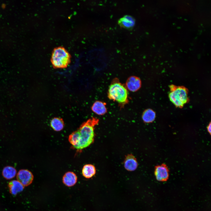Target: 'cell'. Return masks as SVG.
I'll return each mask as SVG.
<instances>
[{
  "label": "cell",
  "instance_id": "8fae6325",
  "mask_svg": "<svg viewBox=\"0 0 211 211\" xmlns=\"http://www.w3.org/2000/svg\"><path fill=\"white\" fill-rule=\"evenodd\" d=\"M76 174L72 171H68L64 175L62 178L63 183L68 187H71L76 184L77 181Z\"/></svg>",
  "mask_w": 211,
  "mask_h": 211
},
{
  "label": "cell",
  "instance_id": "7a4b0ae2",
  "mask_svg": "<svg viewBox=\"0 0 211 211\" xmlns=\"http://www.w3.org/2000/svg\"><path fill=\"white\" fill-rule=\"evenodd\" d=\"M108 97L110 100L117 102L121 107L129 102L127 88L117 78L113 80L109 87Z\"/></svg>",
  "mask_w": 211,
  "mask_h": 211
},
{
  "label": "cell",
  "instance_id": "9a60e30c",
  "mask_svg": "<svg viewBox=\"0 0 211 211\" xmlns=\"http://www.w3.org/2000/svg\"><path fill=\"white\" fill-rule=\"evenodd\" d=\"M156 113L152 110L147 109L143 113L142 118L143 122L146 123L152 122L156 118Z\"/></svg>",
  "mask_w": 211,
  "mask_h": 211
},
{
  "label": "cell",
  "instance_id": "ba28073f",
  "mask_svg": "<svg viewBox=\"0 0 211 211\" xmlns=\"http://www.w3.org/2000/svg\"><path fill=\"white\" fill-rule=\"evenodd\" d=\"M118 24L121 28L131 29L134 26L135 23V19L132 16L126 15L120 18L118 22Z\"/></svg>",
  "mask_w": 211,
  "mask_h": 211
},
{
  "label": "cell",
  "instance_id": "9c48e42d",
  "mask_svg": "<svg viewBox=\"0 0 211 211\" xmlns=\"http://www.w3.org/2000/svg\"><path fill=\"white\" fill-rule=\"evenodd\" d=\"M125 169L128 171H133L135 170L138 166L136 159L132 154L127 155L124 161Z\"/></svg>",
  "mask_w": 211,
  "mask_h": 211
},
{
  "label": "cell",
  "instance_id": "2e32d148",
  "mask_svg": "<svg viewBox=\"0 0 211 211\" xmlns=\"http://www.w3.org/2000/svg\"><path fill=\"white\" fill-rule=\"evenodd\" d=\"M16 170L13 167L7 166L4 167L2 171V175L4 177L8 180L13 178L16 174Z\"/></svg>",
  "mask_w": 211,
  "mask_h": 211
},
{
  "label": "cell",
  "instance_id": "30bf717a",
  "mask_svg": "<svg viewBox=\"0 0 211 211\" xmlns=\"http://www.w3.org/2000/svg\"><path fill=\"white\" fill-rule=\"evenodd\" d=\"M106 103L104 102L96 101L93 104L91 109L94 113L98 115H103L107 113Z\"/></svg>",
  "mask_w": 211,
  "mask_h": 211
},
{
  "label": "cell",
  "instance_id": "52a82bcc",
  "mask_svg": "<svg viewBox=\"0 0 211 211\" xmlns=\"http://www.w3.org/2000/svg\"><path fill=\"white\" fill-rule=\"evenodd\" d=\"M141 84V81L139 78L135 76H131L127 79L125 86L127 89L135 92L140 89Z\"/></svg>",
  "mask_w": 211,
  "mask_h": 211
},
{
  "label": "cell",
  "instance_id": "8992f818",
  "mask_svg": "<svg viewBox=\"0 0 211 211\" xmlns=\"http://www.w3.org/2000/svg\"><path fill=\"white\" fill-rule=\"evenodd\" d=\"M154 175L157 181L161 182L166 181L169 176V170L166 165L162 164L156 166Z\"/></svg>",
  "mask_w": 211,
  "mask_h": 211
},
{
  "label": "cell",
  "instance_id": "7c38bea8",
  "mask_svg": "<svg viewBox=\"0 0 211 211\" xmlns=\"http://www.w3.org/2000/svg\"><path fill=\"white\" fill-rule=\"evenodd\" d=\"M8 187L10 193L13 195H16L22 192L24 188V186L17 180H13L9 182Z\"/></svg>",
  "mask_w": 211,
  "mask_h": 211
},
{
  "label": "cell",
  "instance_id": "3957f363",
  "mask_svg": "<svg viewBox=\"0 0 211 211\" xmlns=\"http://www.w3.org/2000/svg\"><path fill=\"white\" fill-rule=\"evenodd\" d=\"M71 57V55L64 47L59 46L53 50L51 62L54 68H65L70 64Z\"/></svg>",
  "mask_w": 211,
  "mask_h": 211
},
{
  "label": "cell",
  "instance_id": "e0dca14e",
  "mask_svg": "<svg viewBox=\"0 0 211 211\" xmlns=\"http://www.w3.org/2000/svg\"><path fill=\"white\" fill-rule=\"evenodd\" d=\"M211 123L210 122L207 127V130L208 132L210 134H211Z\"/></svg>",
  "mask_w": 211,
  "mask_h": 211
},
{
  "label": "cell",
  "instance_id": "4fadbf2b",
  "mask_svg": "<svg viewBox=\"0 0 211 211\" xmlns=\"http://www.w3.org/2000/svg\"><path fill=\"white\" fill-rule=\"evenodd\" d=\"M96 169L93 165L86 164L84 165L82 170L83 176L85 178H89L93 177L96 173Z\"/></svg>",
  "mask_w": 211,
  "mask_h": 211
},
{
  "label": "cell",
  "instance_id": "6da1fadb",
  "mask_svg": "<svg viewBox=\"0 0 211 211\" xmlns=\"http://www.w3.org/2000/svg\"><path fill=\"white\" fill-rule=\"evenodd\" d=\"M99 120L92 117L83 122L76 130L69 135L68 141L73 149L81 150L93 142L95 126Z\"/></svg>",
  "mask_w": 211,
  "mask_h": 211
},
{
  "label": "cell",
  "instance_id": "5b68a950",
  "mask_svg": "<svg viewBox=\"0 0 211 211\" xmlns=\"http://www.w3.org/2000/svg\"><path fill=\"white\" fill-rule=\"evenodd\" d=\"M17 180L24 186H27L32 182L34 176L32 173L27 169L20 170L16 175Z\"/></svg>",
  "mask_w": 211,
  "mask_h": 211
},
{
  "label": "cell",
  "instance_id": "5bb4252c",
  "mask_svg": "<svg viewBox=\"0 0 211 211\" xmlns=\"http://www.w3.org/2000/svg\"><path fill=\"white\" fill-rule=\"evenodd\" d=\"M50 125L55 131L58 132L62 130L64 128V124L63 119L60 118L55 117L50 122Z\"/></svg>",
  "mask_w": 211,
  "mask_h": 211
},
{
  "label": "cell",
  "instance_id": "277c9868",
  "mask_svg": "<svg viewBox=\"0 0 211 211\" xmlns=\"http://www.w3.org/2000/svg\"><path fill=\"white\" fill-rule=\"evenodd\" d=\"M169 98L176 107L182 108L189 101L188 90L185 87L171 85L169 86Z\"/></svg>",
  "mask_w": 211,
  "mask_h": 211
}]
</instances>
